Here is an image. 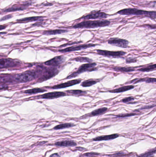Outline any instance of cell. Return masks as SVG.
I'll return each mask as SVG.
<instances>
[{
    "label": "cell",
    "instance_id": "6da1fadb",
    "mask_svg": "<svg viewBox=\"0 0 156 157\" xmlns=\"http://www.w3.org/2000/svg\"><path fill=\"white\" fill-rule=\"evenodd\" d=\"M110 24V21L108 20H95V21H85L73 26L74 29H83V28H95L98 27L107 26Z\"/></svg>",
    "mask_w": 156,
    "mask_h": 157
},
{
    "label": "cell",
    "instance_id": "7a4b0ae2",
    "mask_svg": "<svg viewBox=\"0 0 156 157\" xmlns=\"http://www.w3.org/2000/svg\"><path fill=\"white\" fill-rule=\"evenodd\" d=\"M120 14L125 15H144L151 19L155 20L156 13L155 11H146L144 10H139L136 8H126L118 12Z\"/></svg>",
    "mask_w": 156,
    "mask_h": 157
},
{
    "label": "cell",
    "instance_id": "3957f363",
    "mask_svg": "<svg viewBox=\"0 0 156 157\" xmlns=\"http://www.w3.org/2000/svg\"><path fill=\"white\" fill-rule=\"evenodd\" d=\"M96 65H97V64L96 63H91L83 64L79 67V68L76 71H74L68 76L66 79L73 78L77 77L81 73L87 72V71L92 72L94 70H97V69L95 67Z\"/></svg>",
    "mask_w": 156,
    "mask_h": 157
},
{
    "label": "cell",
    "instance_id": "277c9868",
    "mask_svg": "<svg viewBox=\"0 0 156 157\" xmlns=\"http://www.w3.org/2000/svg\"><path fill=\"white\" fill-rule=\"evenodd\" d=\"M37 77L35 71H27L16 75L13 78V81L19 83H25L33 80Z\"/></svg>",
    "mask_w": 156,
    "mask_h": 157
},
{
    "label": "cell",
    "instance_id": "5b68a950",
    "mask_svg": "<svg viewBox=\"0 0 156 157\" xmlns=\"http://www.w3.org/2000/svg\"><path fill=\"white\" fill-rule=\"evenodd\" d=\"M96 51L98 54L107 57L119 58L127 54V52L124 51H110L99 49H98Z\"/></svg>",
    "mask_w": 156,
    "mask_h": 157
},
{
    "label": "cell",
    "instance_id": "8992f818",
    "mask_svg": "<svg viewBox=\"0 0 156 157\" xmlns=\"http://www.w3.org/2000/svg\"><path fill=\"white\" fill-rule=\"evenodd\" d=\"M96 45L94 44H87L73 46V47H69L64 49L59 50L60 52L62 53H66V52H71L73 51H79V50H84L88 48L91 47H95Z\"/></svg>",
    "mask_w": 156,
    "mask_h": 157
},
{
    "label": "cell",
    "instance_id": "52a82bcc",
    "mask_svg": "<svg viewBox=\"0 0 156 157\" xmlns=\"http://www.w3.org/2000/svg\"><path fill=\"white\" fill-rule=\"evenodd\" d=\"M108 43L111 45L121 48L128 47L129 41L125 39H120L118 38H111L109 39Z\"/></svg>",
    "mask_w": 156,
    "mask_h": 157
},
{
    "label": "cell",
    "instance_id": "ba28073f",
    "mask_svg": "<svg viewBox=\"0 0 156 157\" xmlns=\"http://www.w3.org/2000/svg\"><path fill=\"white\" fill-rule=\"evenodd\" d=\"M66 58L64 56H55L51 60L45 62V64L47 65L52 67L58 66L64 63L66 61Z\"/></svg>",
    "mask_w": 156,
    "mask_h": 157
},
{
    "label": "cell",
    "instance_id": "9c48e42d",
    "mask_svg": "<svg viewBox=\"0 0 156 157\" xmlns=\"http://www.w3.org/2000/svg\"><path fill=\"white\" fill-rule=\"evenodd\" d=\"M81 78L71 80V81H68L67 82H65V83H62V84H60L57 85H54L53 87H52L51 88L53 89L65 88L73 86L75 85L78 84L79 83H81Z\"/></svg>",
    "mask_w": 156,
    "mask_h": 157
},
{
    "label": "cell",
    "instance_id": "30bf717a",
    "mask_svg": "<svg viewBox=\"0 0 156 157\" xmlns=\"http://www.w3.org/2000/svg\"><path fill=\"white\" fill-rule=\"evenodd\" d=\"M58 70L55 67L49 68L47 70H45L44 74H43L42 77L40 78L39 81H43L45 80L50 79L51 78L55 76V75L59 73Z\"/></svg>",
    "mask_w": 156,
    "mask_h": 157
},
{
    "label": "cell",
    "instance_id": "8fae6325",
    "mask_svg": "<svg viewBox=\"0 0 156 157\" xmlns=\"http://www.w3.org/2000/svg\"><path fill=\"white\" fill-rule=\"evenodd\" d=\"M18 63L10 59H0V69L16 66Z\"/></svg>",
    "mask_w": 156,
    "mask_h": 157
},
{
    "label": "cell",
    "instance_id": "7c38bea8",
    "mask_svg": "<svg viewBox=\"0 0 156 157\" xmlns=\"http://www.w3.org/2000/svg\"><path fill=\"white\" fill-rule=\"evenodd\" d=\"M108 17V14L103 12H101L100 11L94 12V13H91L90 14L84 16L81 19H105Z\"/></svg>",
    "mask_w": 156,
    "mask_h": 157
},
{
    "label": "cell",
    "instance_id": "4fadbf2b",
    "mask_svg": "<svg viewBox=\"0 0 156 157\" xmlns=\"http://www.w3.org/2000/svg\"><path fill=\"white\" fill-rule=\"evenodd\" d=\"M66 95H67V94L64 92H55L43 94V95L41 96V97L42 98L53 99L58 98V97H62V96H66Z\"/></svg>",
    "mask_w": 156,
    "mask_h": 157
},
{
    "label": "cell",
    "instance_id": "5bb4252c",
    "mask_svg": "<svg viewBox=\"0 0 156 157\" xmlns=\"http://www.w3.org/2000/svg\"><path fill=\"white\" fill-rule=\"evenodd\" d=\"M145 82L146 83H155L156 82V78H135V80L130 81L127 84H135L140 82Z\"/></svg>",
    "mask_w": 156,
    "mask_h": 157
},
{
    "label": "cell",
    "instance_id": "9a60e30c",
    "mask_svg": "<svg viewBox=\"0 0 156 157\" xmlns=\"http://www.w3.org/2000/svg\"><path fill=\"white\" fill-rule=\"evenodd\" d=\"M55 145L58 147H71L77 146V144L76 142L73 140H63L61 142H56Z\"/></svg>",
    "mask_w": 156,
    "mask_h": 157
},
{
    "label": "cell",
    "instance_id": "2e32d148",
    "mask_svg": "<svg viewBox=\"0 0 156 157\" xmlns=\"http://www.w3.org/2000/svg\"><path fill=\"white\" fill-rule=\"evenodd\" d=\"M118 134H111V135H105L103 136H98L93 139L94 141H102V140H108L114 139L119 137Z\"/></svg>",
    "mask_w": 156,
    "mask_h": 157
},
{
    "label": "cell",
    "instance_id": "e0dca14e",
    "mask_svg": "<svg viewBox=\"0 0 156 157\" xmlns=\"http://www.w3.org/2000/svg\"><path fill=\"white\" fill-rule=\"evenodd\" d=\"M135 87V86L132 85H125V86H122L121 87L115 89H113V90H109V92L114 93H121V92H123L131 90L132 89L134 88Z\"/></svg>",
    "mask_w": 156,
    "mask_h": 157
},
{
    "label": "cell",
    "instance_id": "ac0fdd59",
    "mask_svg": "<svg viewBox=\"0 0 156 157\" xmlns=\"http://www.w3.org/2000/svg\"><path fill=\"white\" fill-rule=\"evenodd\" d=\"M108 110V108L106 107H103L102 108L97 109L95 110L92 111L91 113L89 114H87L89 117L92 116H99L105 113Z\"/></svg>",
    "mask_w": 156,
    "mask_h": 157
},
{
    "label": "cell",
    "instance_id": "d6986e66",
    "mask_svg": "<svg viewBox=\"0 0 156 157\" xmlns=\"http://www.w3.org/2000/svg\"><path fill=\"white\" fill-rule=\"evenodd\" d=\"M44 18L42 16H35V17H28V18H25L23 19H20L17 20V22L19 23H28L29 22H33V21H36L39 20L41 18Z\"/></svg>",
    "mask_w": 156,
    "mask_h": 157
},
{
    "label": "cell",
    "instance_id": "ffe728a7",
    "mask_svg": "<svg viewBox=\"0 0 156 157\" xmlns=\"http://www.w3.org/2000/svg\"><path fill=\"white\" fill-rule=\"evenodd\" d=\"M112 69L118 72H131L135 70L134 67H114Z\"/></svg>",
    "mask_w": 156,
    "mask_h": 157
},
{
    "label": "cell",
    "instance_id": "44dd1931",
    "mask_svg": "<svg viewBox=\"0 0 156 157\" xmlns=\"http://www.w3.org/2000/svg\"><path fill=\"white\" fill-rule=\"evenodd\" d=\"M68 31L65 30H46L43 32V34L45 35H55L64 33Z\"/></svg>",
    "mask_w": 156,
    "mask_h": 157
},
{
    "label": "cell",
    "instance_id": "7402d4cb",
    "mask_svg": "<svg viewBox=\"0 0 156 157\" xmlns=\"http://www.w3.org/2000/svg\"><path fill=\"white\" fill-rule=\"evenodd\" d=\"M99 82L98 80H94V79H89V80H86L81 82V85L84 87H90L94 85L97 84Z\"/></svg>",
    "mask_w": 156,
    "mask_h": 157
},
{
    "label": "cell",
    "instance_id": "603a6c76",
    "mask_svg": "<svg viewBox=\"0 0 156 157\" xmlns=\"http://www.w3.org/2000/svg\"><path fill=\"white\" fill-rule=\"evenodd\" d=\"M26 6H13L11 8H8V9L4 10L3 12H11L17 11H22L25 9Z\"/></svg>",
    "mask_w": 156,
    "mask_h": 157
},
{
    "label": "cell",
    "instance_id": "cb8c5ba5",
    "mask_svg": "<svg viewBox=\"0 0 156 157\" xmlns=\"http://www.w3.org/2000/svg\"><path fill=\"white\" fill-rule=\"evenodd\" d=\"M75 125L74 124L71 123H64V124H60L59 125H56L54 127V129H63L69 128L70 127L75 126Z\"/></svg>",
    "mask_w": 156,
    "mask_h": 157
},
{
    "label": "cell",
    "instance_id": "d4e9b609",
    "mask_svg": "<svg viewBox=\"0 0 156 157\" xmlns=\"http://www.w3.org/2000/svg\"><path fill=\"white\" fill-rule=\"evenodd\" d=\"M68 94L73 95L81 96L87 94V92L80 90H72L66 91Z\"/></svg>",
    "mask_w": 156,
    "mask_h": 157
},
{
    "label": "cell",
    "instance_id": "484cf974",
    "mask_svg": "<svg viewBox=\"0 0 156 157\" xmlns=\"http://www.w3.org/2000/svg\"><path fill=\"white\" fill-rule=\"evenodd\" d=\"M156 64L150 65L146 67H142L141 69H138V70L141 72H150V71L156 70Z\"/></svg>",
    "mask_w": 156,
    "mask_h": 157
},
{
    "label": "cell",
    "instance_id": "4316f807",
    "mask_svg": "<svg viewBox=\"0 0 156 157\" xmlns=\"http://www.w3.org/2000/svg\"><path fill=\"white\" fill-rule=\"evenodd\" d=\"M46 90H44L42 89L36 88L32 89H29V90H26L24 92V93L26 94H36V93H40V92H46Z\"/></svg>",
    "mask_w": 156,
    "mask_h": 157
},
{
    "label": "cell",
    "instance_id": "83f0119b",
    "mask_svg": "<svg viewBox=\"0 0 156 157\" xmlns=\"http://www.w3.org/2000/svg\"><path fill=\"white\" fill-rule=\"evenodd\" d=\"M72 60L77 61V62H86V63H91L92 62V60L91 59L87 58V57H81V56L74 58V59H72Z\"/></svg>",
    "mask_w": 156,
    "mask_h": 157
},
{
    "label": "cell",
    "instance_id": "f1b7e54d",
    "mask_svg": "<svg viewBox=\"0 0 156 157\" xmlns=\"http://www.w3.org/2000/svg\"><path fill=\"white\" fill-rule=\"evenodd\" d=\"M155 154H156V149L154 148V149L147 151L144 154H142L137 157H153Z\"/></svg>",
    "mask_w": 156,
    "mask_h": 157
},
{
    "label": "cell",
    "instance_id": "f546056e",
    "mask_svg": "<svg viewBox=\"0 0 156 157\" xmlns=\"http://www.w3.org/2000/svg\"><path fill=\"white\" fill-rule=\"evenodd\" d=\"M138 114L135 113H129V114H119L116 115V117L118 118H125L130 117V116H135Z\"/></svg>",
    "mask_w": 156,
    "mask_h": 157
},
{
    "label": "cell",
    "instance_id": "4dcf8cb0",
    "mask_svg": "<svg viewBox=\"0 0 156 157\" xmlns=\"http://www.w3.org/2000/svg\"><path fill=\"white\" fill-rule=\"evenodd\" d=\"M135 100V98L133 96H129V97H125L121 100V102L124 103H129L130 102H132Z\"/></svg>",
    "mask_w": 156,
    "mask_h": 157
},
{
    "label": "cell",
    "instance_id": "1f68e13d",
    "mask_svg": "<svg viewBox=\"0 0 156 157\" xmlns=\"http://www.w3.org/2000/svg\"><path fill=\"white\" fill-rule=\"evenodd\" d=\"M13 16L11 14L7 15L5 16L4 17H2L1 19H0V21H5V20H8L9 19H11L12 18Z\"/></svg>",
    "mask_w": 156,
    "mask_h": 157
},
{
    "label": "cell",
    "instance_id": "d6a6232c",
    "mask_svg": "<svg viewBox=\"0 0 156 157\" xmlns=\"http://www.w3.org/2000/svg\"><path fill=\"white\" fill-rule=\"evenodd\" d=\"M136 62H137V59L135 58H130L126 59V63H136Z\"/></svg>",
    "mask_w": 156,
    "mask_h": 157
},
{
    "label": "cell",
    "instance_id": "836d02e7",
    "mask_svg": "<svg viewBox=\"0 0 156 157\" xmlns=\"http://www.w3.org/2000/svg\"><path fill=\"white\" fill-rule=\"evenodd\" d=\"M99 155V154L95 153H88L85 154L84 156L86 157H89V156H95V155Z\"/></svg>",
    "mask_w": 156,
    "mask_h": 157
},
{
    "label": "cell",
    "instance_id": "e575fe53",
    "mask_svg": "<svg viewBox=\"0 0 156 157\" xmlns=\"http://www.w3.org/2000/svg\"><path fill=\"white\" fill-rule=\"evenodd\" d=\"M8 86L5 85H0V90H6L8 88Z\"/></svg>",
    "mask_w": 156,
    "mask_h": 157
},
{
    "label": "cell",
    "instance_id": "d590c367",
    "mask_svg": "<svg viewBox=\"0 0 156 157\" xmlns=\"http://www.w3.org/2000/svg\"><path fill=\"white\" fill-rule=\"evenodd\" d=\"M50 157H60V156L58 154L55 153V154H52V155H51Z\"/></svg>",
    "mask_w": 156,
    "mask_h": 157
},
{
    "label": "cell",
    "instance_id": "8d00e7d4",
    "mask_svg": "<svg viewBox=\"0 0 156 157\" xmlns=\"http://www.w3.org/2000/svg\"><path fill=\"white\" fill-rule=\"evenodd\" d=\"M7 26L5 25H0V30H3L4 29H6L7 28Z\"/></svg>",
    "mask_w": 156,
    "mask_h": 157
},
{
    "label": "cell",
    "instance_id": "74e56055",
    "mask_svg": "<svg viewBox=\"0 0 156 157\" xmlns=\"http://www.w3.org/2000/svg\"><path fill=\"white\" fill-rule=\"evenodd\" d=\"M53 5V4L51 3H47V4H44V6H50Z\"/></svg>",
    "mask_w": 156,
    "mask_h": 157
},
{
    "label": "cell",
    "instance_id": "f35d334b",
    "mask_svg": "<svg viewBox=\"0 0 156 157\" xmlns=\"http://www.w3.org/2000/svg\"><path fill=\"white\" fill-rule=\"evenodd\" d=\"M153 107V106H147V107H142V109H146V107H147L146 109H150L149 107H151H151Z\"/></svg>",
    "mask_w": 156,
    "mask_h": 157
},
{
    "label": "cell",
    "instance_id": "ab89813d",
    "mask_svg": "<svg viewBox=\"0 0 156 157\" xmlns=\"http://www.w3.org/2000/svg\"><path fill=\"white\" fill-rule=\"evenodd\" d=\"M6 32H1V33H0V36H1V34H6Z\"/></svg>",
    "mask_w": 156,
    "mask_h": 157
},
{
    "label": "cell",
    "instance_id": "60d3db41",
    "mask_svg": "<svg viewBox=\"0 0 156 157\" xmlns=\"http://www.w3.org/2000/svg\"></svg>",
    "mask_w": 156,
    "mask_h": 157
},
{
    "label": "cell",
    "instance_id": "b9f144b4",
    "mask_svg": "<svg viewBox=\"0 0 156 157\" xmlns=\"http://www.w3.org/2000/svg\"><path fill=\"white\" fill-rule=\"evenodd\" d=\"M0 155H1V154H0Z\"/></svg>",
    "mask_w": 156,
    "mask_h": 157
}]
</instances>
